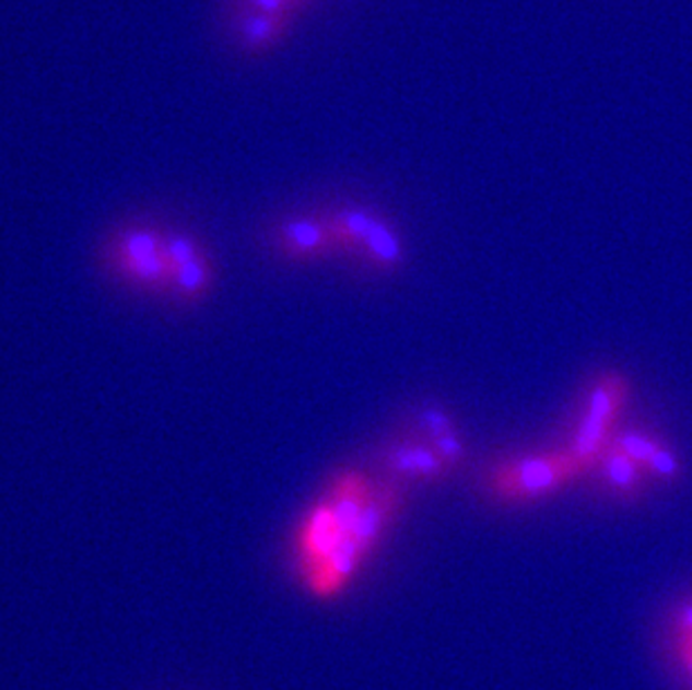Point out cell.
Wrapping results in <instances>:
<instances>
[{
  "instance_id": "9a60e30c",
  "label": "cell",
  "mask_w": 692,
  "mask_h": 690,
  "mask_svg": "<svg viewBox=\"0 0 692 690\" xmlns=\"http://www.w3.org/2000/svg\"><path fill=\"white\" fill-rule=\"evenodd\" d=\"M249 3H251V8L256 12L288 19V10H290V5L294 3V0H249Z\"/></svg>"
},
{
  "instance_id": "2e32d148",
  "label": "cell",
  "mask_w": 692,
  "mask_h": 690,
  "mask_svg": "<svg viewBox=\"0 0 692 690\" xmlns=\"http://www.w3.org/2000/svg\"><path fill=\"white\" fill-rule=\"evenodd\" d=\"M679 657L683 662V666L688 668V673L692 675V636L683 634L681 636V646H679Z\"/></svg>"
},
{
  "instance_id": "52a82bcc",
  "label": "cell",
  "mask_w": 692,
  "mask_h": 690,
  "mask_svg": "<svg viewBox=\"0 0 692 690\" xmlns=\"http://www.w3.org/2000/svg\"><path fill=\"white\" fill-rule=\"evenodd\" d=\"M610 444L623 451L628 457H632L648 476H655L661 480H677L681 476L679 457L672 453V448H668L661 440L653 435L628 431V433L614 435Z\"/></svg>"
},
{
  "instance_id": "3957f363",
  "label": "cell",
  "mask_w": 692,
  "mask_h": 690,
  "mask_svg": "<svg viewBox=\"0 0 692 690\" xmlns=\"http://www.w3.org/2000/svg\"><path fill=\"white\" fill-rule=\"evenodd\" d=\"M632 386L623 373L608 371L598 375L589 388L583 418L570 451L591 471L612 442V429L630 399Z\"/></svg>"
},
{
  "instance_id": "8fae6325",
  "label": "cell",
  "mask_w": 692,
  "mask_h": 690,
  "mask_svg": "<svg viewBox=\"0 0 692 690\" xmlns=\"http://www.w3.org/2000/svg\"><path fill=\"white\" fill-rule=\"evenodd\" d=\"M285 25H288V19L254 12L243 19L241 32H243V40L249 45V48L258 50V48H267V45H271L273 40H279L285 32Z\"/></svg>"
},
{
  "instance_id": "6da1fadb",
  "label": "cell",
  "mask_w": 692,
  "mask_h": 690,
  "mask_svg": "<svg viewBox=\"0 0 692 690\" xmlns=\"http://www.w3.org/2000/svg\"><path fill=\"white\" fill-rule=\"evenodd\" d=\"M373 484L361 473H341L330 491L305 512L294 536V563L301 581L352 536V529L371 500Z\"/></svg>"
},
{
  "instance_id": "4fadbf2b",
  "label": "cell",
  "mask_w": 692,
  "mask_h": 690,
  "mask_svg": "<svg viewBox=\"0 0 692 690\" xmlns=\"http://www.w3.org/2000/svg\"><path fill=\"white\" fill-rule=\"evenodd\" d=\"M429 444L437 451V455L444 459V465H446L448 469L457 467V465L461 463V459H465V453H467L465 442L459 440V435H457L455 431L444 433V435H439V437H433Z\"/></svg>"
},
{
  "instance_id": "277c9868",
  "label": "cell",
  "mask_w": 692,
  "mask_h": 690,
  "mask_svg": "<svg viewBox=\"0 0 692 690\" xmlns=\"http://www.w3.org/2000/svg\"><path fill=\"white\" fill-rule=\"evenodd\" d=\"M108 260L117 273L142 290H171L173 269L166 256V234L155 226H128L119 232L110 247Z\"/></svg>"
},
{
  "instance_id": "5bb4252c",
  "label": "cell",
  "mask_w": 692,
  "mask_h": 690,
  "mask_svg": "<svg viewBox=\"0 0 692 690\" xmlns=\"http://www.w3.org/2000/svg\"><path fill=\"white\" fill-rule=\"evenodd\" d=\"M422 424H424V429H426V433H429L431 440H433V437H439V435H444V433L455 431L453 424H450V420H448V416H444V412H439V410H424Z\"/></svg>"
},
{
  "instance_id": "7a4b0ae2",
  "label": "cell",
  "mask_w": 692,
  "mask_h": 690,
  "mask_svg": "<svg viewBox=\"0 0 692 690\" xmlns=\"http://www.w3.org/2000/svg\"><path fill=\"white\" fill-rule=\"evenodd\" d=\"M589 469L570 451L506 459L491 469L489 491L502 502H533L574 482Z\"/></svg>"
},
{
  "instance_id": "7c38bea8",
  "label": "cell",
  "mask_w": 692,
  "mask_h": 690,
  "mask_svg": "<svg viewBox=\"0 0 692 690\" xmlns=\"http://www.w3.org/2000/svg\"><path fill=\"white\" fill-rule=\"evenodd\" d=\"M204 249L198 243V238L187 236V234H166V256L171 262V269L175 271L179 265L189 262L198 256H202Z\"/></svg>"
},
{
  "instance_id": "9c48e42d",
  "label": "cell",
  "mask_w": 692,
  "mask_h": 690,
  "mask_svg": "<svg viewBox=\"0 0 692 690\" xmlns=\"http://www.w3.org/2000/svg\"><path fill=\"white\" fill-rule=\"evenodd\" d=\"M596 467L601 471L608 489L621 498H634L645 489V478H648V473H645L632 457H628L612 444L606 448Z\"/></svg>"
},
{
  "instance_id": "e0dca14e",
  "label": "cell",
  "mask_w": 692,
  "mask_h": 690,
  "mask_svg": "<svg viewBox=\"0 0 692 690\" xmlns=\"http://www.w3.org/2000/svg\"><path fill=\"white\" fill-rule=\"evenodd\" d=\"M681 630H683V634L692 636V606L683 608V612H681Z\"/></svg>"
},
{
  "instance_id": "8992f818",
  "label": "cell",
  "mask_w": 692,
  "mask_h": 690,
  "mask_svg": "<svg viewBox=\"0 0 692 690\" xmlns=\"http://www.w3.org/2000/svg\"><path fill=\"white\" fill-rule=\"evenodd\" d=\"M275 245L292 260H318L337 252L328 215H303L285 220L275 232Z\"/></svg>"
},
{
  "instance_id": "ba28073f",
  "label": "cell",
  "mask_w": 692,
  "mask_h": 690,
  "mask_svg": "<svg viewBox=\"0 0 692 690\" xmlns=\"http://www.w3.org/2000/svg\"><path fill=\"white\" fill-rule=\"evenodd\" d=\"M386 467L406 478L439 480L448 473L444 459L431 444L424 442H399L386 451Z\"/></svg>"
},
{
  "instance_id": "5b68a950",
  "label": "cell",
  "mask_w": 692,
  "mask_h": 690,
  "mask_svg": "<svg viewBox=\"0 0 692 690\" xmlns=\"http://www.w3.org/2000/svg\"><path fill=\"white\" fill-rule=\"evenodd\" d=\"M337 252L361 254L375 267L390 271L401 265L403 249L395 229L379 215L363 209H339L328 215Z\"/></svg>"
},
{
  "instance_id": "30bf717a",
  "label": "cell",
  "mask_w": 692,
  "mask_h": 690,
  "mask_svg": "<svg viewBox=\"0 0 692 690\" xmlns=\"http://www.w3.org/2000/svg\"><path fill=\"white\" fill-rule=\"evenodd\" d=\"M213 288V265L207 256V252L189 262L179 265L173 271L171 279V290L181 299V301H200L207 296Z\"/></svg>"
}]
</instances>
